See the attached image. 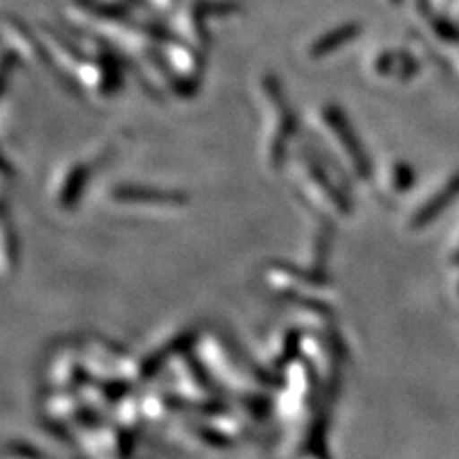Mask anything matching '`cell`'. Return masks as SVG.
I'll list each match as a JSON object with an SVG mask.
<instances>
[{"label":"cell","mask_w":459,"mask_h":459,"mask_svg":"<svg viewBox=\"0 0 459 459\" xmlns=\"http://www.w3.org/2000/svg\"><path fill=\"white\" fill-rule=\"evenodd\" d=\"M4 37L8 42V50L13 54V57H18L20 62L33 64L37 67H45V69L48 67L56 71V65L52 62L45 40H42V37L29 31L22 22L6 18Z\"/></svg>","instance_id":"1"},{"label":"cell","mask_w":459,"mask_h":459,"mask_svg":"<svg viewBox=\"0 0 459 459\" xmlns=\"http://www.w3.org/2000/svg\"><path fill=\"white\" fill-rule=\"evenodd\" d=\"M366 75L379 81H404L418 74V60L406 50L377 48L366 56Z\"/></svg>","instance_id":"2"},{"label":"cell","mask_w":459,"mask_h":459,"mask_svg":"<svg viewBox=\"0 0 459 459\" xmlns=\"http://www.w3.org/2000/svg\"><path fill=\"white\" fill-rule=\"evenodd\" d=\"M364 35V25L360 22H344L327 31L316 35L305 48V57L308 62L327 60L342 50H347Z\"/></svg>","instance_id":"3"},{"label":"cell","mask_w":459,"mask_h":459,"mask_svg":"<svg viewBox=\"0 0 459 459\" xmlns=\"http://www.w3.org/2000/svg\"><path fill=\"white\" fill-rule=\"evenodd\" d=\"M381 3L389 4V6H396V4H400V3H402V0H381Z\"/></svg>","instance_id":"4"}]
</instances>
